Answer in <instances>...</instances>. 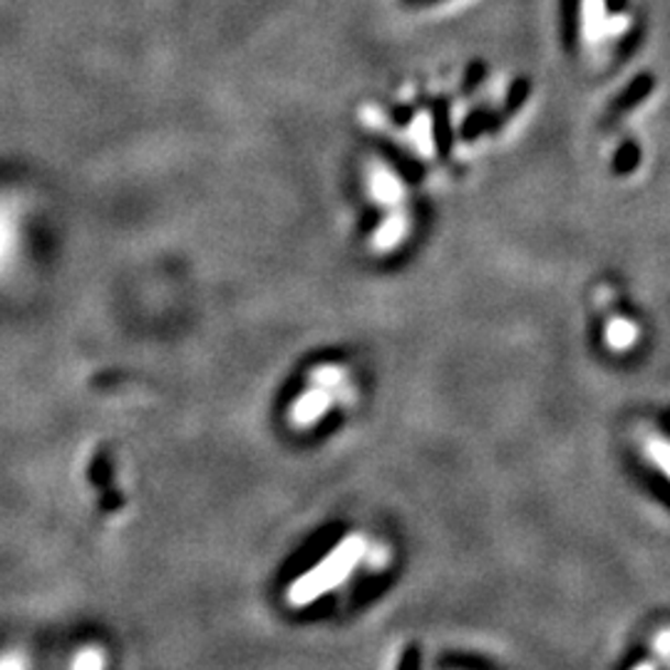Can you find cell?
<instances>
[{
  "label": "cell",
  "mask_w": 670,
  "mask_h": 670,
  "mask_svg": "<svg viewBox=\"0 0 670 670\" xmlns=\"http://www.w3.org/2000/svg\"><path fill=\"white\" fill-rule=\"evenodd\" d=\"M330 405H333V391L323 385H310L308 391L300 393L288 407V422L296 430H310L328 415Z\"/></svg>",
  "instance_id": "1"
},
{
  "label": "cell",
  "mask_w": 670,
  "mask_h": 670,
  "mask_svg": "<svg viewBox=\"0 0 670 670\" xmlns=\"http://www.w3.org/2000/svg\"><path fill=\"white\" fill-rule=\"evenodd\" d=\"M67 670H110V653L102 644H85L75 650Z\"/></svg>",
  "instance_id": "2"
},
{
  "label": "cell",
  "mask_w": 670,
  "mask_h": 670,
  "mask_svg": "<svg viewBox=\"0 0 670 670\" xmlns=\"http://www.w3.org/2000/svg\"><path fill=\"white\" fill-rule=\"evenodd\" d=\"M653 85H656V80L650 75L636 77V80L626 87V92L620 95L618 100H616V105H614V118H618V114H624V112H630V110H634V107H638L640 102H644L646 97L650 92H653Z\"/></svg>",
  "instance_id": "3"
},
{
  "label": "cell",
  "mask_w": 670,
  "mask_h": 670,
  "mask_svg": "<svg viewBox=\"0 0 670 670\" xmlns=\"http://www.w3.org/2000/svg\"><path fill=\"white\" fill-rule=\"evenodd\" d=\"M432 130H435V144L437 152H440V157L447 160L452 152V132H450V107L444 102L435 105L432 112Z\"/></svg>",
  "instance_id": "4"
},
{
  "label": "cell",
  "mask_w": 670,
  "mask_h": 670,
  "mask_svg": "<svg viewBox=\"0 0 670 670\" xmlns=\"http://www.w3.org/2000/svg\"><path fill=\"white\" fill-rule=\"evenodd\" d=\"M0 670H33V658L25 648L8 646L0 650Z\"/></svg>",
  "instance_id": "5"
},
{
  "label": "cell",
  "mask_w": 670,
  "mask_h": 670,
  "mask_svg": "<svg viewBox=\"0 0 670 670\" xmlns=\"http://www.w3.org/2000/svg\"><path fill=\"white\" fill-rule=\"evenodd\" d=\"M373 194L383 201H397V197H400V189H397V182L393 179V174L375 169L373 172Z\"/></svg>",
  "instance_id": "6"
},
{
  "label": "cell",
  "mask_w": 670,
  "mask_h": 670,
  "mask_svg": "<svg viewBox=\"0 0 670 670\" xmlns=\"http://www.w3.org/2000/svg\"><path fill=\"white\" fill-rule=\"evenodd\" d=\"M638 162H640V152H638V147H636L634 142H626L624 147H620L618 154H616L614 169H616L618 177H624V174H630V172H634V169L638 167Z\"/></svg>",
  "instance_id": "7"
},
{
  "label": "cell",
  "mask_w": 670,
  "mask_h": 670,
  "mask_svg": "<svg viewBox=\"0 0 670 670\" xmlns=\"http://www.w3.org/2000/svg\"><path fill=\"white\" fill-rule=\"evenodd\" d=\"M531 92V85L527 80H517L512 85V90L507 95V102H504V118H512L519 107L527 102V97Z\"/></svg>",
  "instance_id": "8"
},
{
  "label": "cell",
  "mask_w": 670,
  "mask_h": 670,
  "mask_svg": "<svg viewBox=\"0 0 670 670\" xmlns=\"http://www.w3.org/2000/svg\"><path fill=\"white\" fill-rule=\"evenodd\" d=\"M487 122H490V118L484 110H474L472 114H468V120H464V124H462V140H468V142L477 140L480 134L487 130Z\"/></svg>",
  "instance_id": "9"
},
{
  "label": "cell",
  "mask_w": 670,
  "mask_h": 670,
  "mask_svg": "<svg viewBox=\"0 0 670 670\" xmlns=\"http://www.w3.org/2000/svg\"><path fill=\"white\" fill-rule=\"evenodd\" d=\"M400 234H403V219H397V217L387 219L381 227V231H377V246L385 249V246L395 244V241L400 239Z\"/></svg>",
  "instance_id": "10"
},
{
  "label": "cell",
  "mask_w": 670,
  "mask_h": 670,
  "mask_svg": "<svg viewBox=\"0 0 670 670\" xmlns=\"http://www.w3.org/2000/svg\"><path fill=\"white\" fill-rule=\"evenodd\" d=\"M630 338H634V326L630 323H614V328H611V343L626 345Z\"/></svg>",
  "instance_id": "11"
},
{
  "label": "cell",
  "mask_w": 670,
  "mask_h": 670,
  "mask_svg": "<svg viewBox=\"0 0 670 670\" xmlns=\"http://www.w3.org/2000/svg\"><path fill=\"white\" fill-rule=\"evenodd\" d=\"M482 77H484L482 65H474L472 70H470V75H468V80H464V92H472V87L477 85L482 80Z\"/></svg>",
  "instance_id": "12"
},
{
  "label": "cell",
  "mask_w": 670,
  "mask_h": 670,
  "mask_svg": "<svg viewBox=\"0 0 670 670\" xmlns=\"http://www.w3.org/2000/svg\"><path fill=\"white\" fill-rule=\"evenodd\" d=\"M407 6H425V3H435V0H405Z\"/></svg>",
  "instance_id": "13"
}]
</instances>
